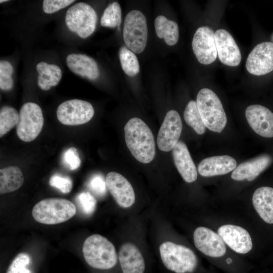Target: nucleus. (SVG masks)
<instances>
[{
    "label": "nucleus",
    "instance_id": "20e7f679",
    "mask_svg": "<svg viewBox=\"0 0 273 273\" xmlns=\"http://www.w3.org/2000/svg\"><path fill=\"white\" fill-rule=\"evenodd\" d=\"M76 212L75 205L63 198H48L36 203L32 215L37 222L46 224H55L65 222Z\"/></svg>",
    "mask_w": 273,
    "mask_h": 273
},
{
    "label": "nucleus",
    "instance_id": "c756f323",
    "mask_svg": "<svg viewBox=\"0 0 273 273\" xmlns=\"http://www.w3.org/2000/svg\"><path fill=\"white\" fill-rule=\"evenodd\" d=\"M31 258L26 253H20L13 259L6 273H32L28 266Z\"/></svg>",
    "mask_w": 273,
    "mask_h": 273
},
{
    "label": "nucleus",
    "instance_id": "9d476101",
    "mask_svg": "<svg viewBox=\"0 0 273 273\" xmlns=\"http://www.w3.org/2000/svg\"><path fill=\"white\" fill-rule=\"evenodd\" d=\"M192 48L200 63L208 65L213 63L217 56L213 30L208 26L198 28L193 38Z\"/></svg>",
    "mask_w": 273,
    "mask_h": 273
},
{
    "label": "nucleus",
    "instance_id": "4be33fe9",
    "mask_svg": "<svg viewBox=\"0 0 273 273\" xmlns=\"http://www.w3.org/2000/svg\"><path fill=\"white\" fill-rule=\"evenodd\" d=\"M66 63L72 72L81 77L94 80L99 76L100 70L97 62L86 55L69 54L66 58Z\"/></svg>",
    "mask_w": 273,
    "mask_h": 273
},
{
    "label": "nucleus",
    "instance_id": "9b49d317",
    "mask_svg": "<svg viewBox=\"0 0 273 273\" xmlns=\"http://www.w3.org/2000/svg\"><path fill=\"white\" fill-rule=\"evenodd\" d=\"M182 128L178 113L174 110L167 112L158 132L157 139L158 148L164 152L172 150L178 141Z\"/></svg>",
    "mask_w": 273,
    "mask_h": 273
},
{
    "label": "nucleus",
    "instance_id": "4c0bfd02",
    "mask_svg": "<svg viewBox=\"0 0 273 273\" xmlns=\"http://www.w3.org/2000/svg\"><path fill=\"white\" fill-rule=\"evenodd\" d=\"M7 1H8L7 0H1L0 1V3L6 2H7Z\"/></svg>",
    "mask_w": 273,
    "mask_h": 273
},
{
    "label": "nucleus",
    "instance_id": "4468645a",
    "mask_svg": "<svg viewBox=\"0 0 273 273\" xmlns=\"http://www.w3.org/2000/svg\"><path fill=\"white\" fill-rule=\"evenodd\" d=\"M108 190L121 207L128 208L135 202V194L130 183L121 174L110 172L106 177Z\"/></svg>",
    "mask_w": 273,
    "mask_h": 273
},
{
    "label": "nucleus",
    "instance_id": "ddd939ff",
    "mask_svg": "<svg viewBox=\"0 0 273 273\" xmlns=\"http://www.w3.org/2000/svg\"><path fill=\"white\" fill-rule=\"evenodd\" d=\"M194 241L196 248L206 255L219 257L226 252L224 242L221 237L211 230L200 226L194 233Z\"/></svg>",
    "mask_w": 273,
    "mask_h": 273
},
{
    "label": "nucleus",
    "instance_id": "7ed1b4c3",
    "mask_svg": "<svg viewBox=\"0 0 273 273\" xmlns=\"http://www.w3.org/2000/svg\"><path fill=\"white\" fill-rule=\"evenodd\" d=\"M196 103L206 127L220 133L226 124L227 118L218 96L212 90L204 88L198 93Z\"/></svg>",
    "mask_w": 273,
    "mask_h": 273
},
{
    "label": "nucleus",
    "instance_id": "c9c22d12",
    "mask_svg": "<svg viewBox=\"0 0 273 273\" xmlns=\"http://www.w3.org/2000/svg\"><path fill=\"white\" fill-rule=\"evenodd\" d=\"M74 0H44L42 9L44 13L52 14L69 6Z\"/></svg>",
    "mask_w": 273,
    "mask_h": 273
},
{
    "label": "nucleus",
    "instance_id": "6ab92c4d",
    "mask_svg": "<svg viewBox=\"0 0 273 273\" xmlns=\"http://www.w3.org/2000/svg\"><path fill=\"white\" fill-rule=\"evenodd\" d=\"M236 167L237 161L232 157L216 156L203 159L198 165V171L202 176L210 177L228 173Z\"/></svg>",
    "mask_w": 273,
    "mask_h": 273
},
{
    "label": "nucleus",
    "instance_id": "412c9836",
    "mask_svg": "<svg viewBox=\"0 0 273 273\" xmlns=\"http://www.w3.org/2000/svg\"><path fill=\"white\" fill-rule=\"evenodd\" d=\"M118 258L123 273H144L145 268L144 258L132 244L125 243L121 247Z\"/></svg>",
    "mask_w": 273,
    "mask_h": 273
},
{
    "label": "nucleus",
    "instance_id": "a211bd4d",
    "mask_svg": "<svg viewBox=\"0 0 273 273\" xmlns=\"http://www.w3.org/2000/svg\"><path fill=\"white\" fill-rule=\"evenodd\" d=\"M174 164L184 180L189 183L197 178V169L191 158L186 145L178 141L172 149Z\"/></svg>",
    "mask_w": 273,
    "mask_h": 273
},
{
    "label": "nucleus",
    "instance_id": "a878e982",
    "mask_svg": "<svg viewBox=\"0 0 273 273\" xmlns=\"http://www.w3.org/2000/svg\"><path fill=\"white\" fill-rule=\"evenodd\" d=\"M184 117L187 124L193 128L197 133L202 134L205 132L206 126L198 110L196 101L191 100L188 103Z\"/></svg>",
    "mask_w": 273,
    "mask_h": 273
},
{
    "label": "nucleus",
    "instance_id": "393cba45",
    "mask_svg": "<svg viewBox=\"0 0 273 273\" xmlns=\"http://www.w3.org/2000/svg\"><path fill=\"white\" fill-rule=\"evenodd\" d=\"M154 25L157 36L159 38H163L167 44L171 46L177 43L179 31L176 22L159 15L156 18Z\"/></svg>",
    "mask_w": 273,
    "mask_h": 273
},
{
    "label": "nucleus",
    "instance_id": "7c9ffc66",
    "mask_svg": "<svg viewBox=\"0 0 273 273\" xmlns=\"http://www.w3.org/2000/svg\"><path fill=\"white\" fill-rule=\"evenodd\" d=\"M13 66L9 62L1 60L0 62V88L3 90H11L14 86L12 75Z\"/></svg>",
    "mask_w": 273,
    "mask_h": 273
},
{
    "label": "nucleus",
    "instance_id": "e433bc0d",
    "mask_svg": "<svg viewBox=\"0 0 273 273\" xmlns=\"http://www.w3.org/2000/svg\"><path fill=\"white\" fill-rule=\"evenodd\" d=\"M226 261L228 263H231V262L232 261V260L231 258H229L227 260H226Z\"/></svg>",
    "mask_w": 273,
    "mask_h": 273
},
{
    "label": "nucleus",
    "instance_id": "cd10ccee",
    "mask_svg": "<svg viewBox=\"0 0 273 273\" xmlns=\"http://www.w3.org/2000/svg\"><path fill=\"white\" fill-rule=\"evenodd\" d=\"M19 119V114L13 107L5 106L0 110V137L6 134L15 125Z\"/></svg>",
    "mask_w": 273,
    "mask_h": 273
},
{
    "label": "nucleus",
    "instance_id": "f8f14e48",
    "mask_svg": "<svg viewBox=\"0 0 273 273\" xmlns=\"http://www.w3.org/2000/svg\"><path fill=\"white\" fill-rule=\"evenodd\" d=\"M246 68L251 74L262 75L273 70V42L256 45L248 55Z\"/></svg>",
    "mask_w": 273,
    "mask_h": 273
},
{
    "label": "nucleus",
    "instance_id": "b1692460",
    "mask_svg": "<svg viewBox=\"0 0 273 273\" xmlns=\"http://www.w3.org/2000/svg\"><path fill=\"white\" fill-rule=\"evenodd\" d=\"M24 176L21 169L10 166L0 170V193L6 194L15 191L23 185Z\"/></svg>",
    "mask_w": 273,
    "mask_h": 273
},
{
    "label": "nucleus",
    "instance_id": "dca6fc26",
    "mask_svg": "<svg viewBox=\"0 0 273 273\" xmlns=\"http://www.w3.org/2000/svg\"><path fill=\"white\" fill-rule=\"evenodd\" d=\"M245 115L250 127L258 134L265 138L273 137V113L260 105L248 106Z\"/></svg>",
    "mask_w": 273,
    "mask_h": 273
},
{
    "label": "nucleus",
    "instance_id": "0eeeda50",
    "mask_svg": "<svg viewBox=\"0 0 273 273\" xmlns=\"http://www.w3.org/2000/svg\"><path fill=\"white\" fill-rule=\"evenodd\" d=\"M98 17L95 10L89 5L80 2L67 10L65 22L68 28L82 38H86L95 30Z\"/></svg>",
    "mask_w": 273,
    "mask_h": 273
},
{
    "label": "nucleus",
    "instance_id": "aec40b11",
    "mask_svg": "<svg viewBox=\"0 0 273 273\" xmlns=\"http://www.w3.org/2000/svg\"><path fill=\"white\" fill-rule=\"evenodd\" d=\"M271 162L272 158L268 155L258 156L239 164L233 170L231 177L235 180L252 181L265 170Z\"/></svg>",
    "mask_w": 273,
    "mask_h": 273
},
{
    "label": "nucleus",
    "instance_id": "f3484780",
    "mask_svg": "<svg viewBox=\"0 0 273 273\" xmlns=\"http://www.w3.org/2000/svg\"><path fill=\"white\" fill-rule=\"evenodd\" d=\"M218 234L223 242L237 253L245 254L252 248V242L249 233L241 226L223 225L218 229Z\"/></svg>",
    "mask_w": 273,
    "mask_h": 273
},
{
    "label": "nucleus",
    "instance_id": "f03ea898",
    "mask_svg": "<svg viewBox=\"0 0 273 273\" xmlns=\"http://www.w3.org/2000/svg\"><path fill=\"white\" fill-rule=\"evenodd\" d=\"M82 253L87 264L95 268L110 269L117 262V256L113 244L99 234L91 235L85 240Z\"/></svg>",
    "mask_w": 273,
    "mask_h": 273
},
{
    "label": "nucleus",
    "instance_id": "1a4fd4ad",
    "mask_svg": "<svg viewBox=\"0 0 273 273\" xmlns=\"http://www.w3.org/2000/svg\"><path fill=\"white\" fill-rule=\"evenodd\" d=\"M92 105L85 101L72 99L61 103L57 110L58 120L66 125H78L87 123L94 116Z\"/></svg>",
    "mask_w": 273,
    "mask_h": 273
},
{
    "label": "nucleus",
    "instance_id": "5701e85b",
    "mask_svg": "<svg viewBox=\"0 0 273 273\" xmlns=\"http://www.w3.org/2000/svg\"><path fill=\"white\" fill-rule=\"evenodd\" d=\"M252 203L260 217L266 223H273V188L257 189L253 195Z\"/></svg>",
    "mask_w": 273,
    "mask_h": 273
},
{
    "label": "nucleus",
    "instance_id": "473e14b6",
    "mask_svg": "<svg viewBox=\"0 0 273 273\" xmlns=\"http://www.w3.org/2000/svg\"><path fill=\"white\" fill-rule=\"evenodd\" d=\"M88 189L98 197H103L107 193V184L104 176L100 174L92 176L87 184Z\"/></svg>",
    "mask_w": 273,
    "mask_h": 273
},
{
    "label": "nucleus",
    "instance_id": "c85d7f7f",
    "mask_svg": "<svg viewBox=\"0 0 273 273\" xmlns=\"http://www.w3.org/2000/svg\"><path fill=\"white\" fill-rule=\"evenodd\" d=\"M121 22V10L118 3L109 4L104 10L101 19L102 26L110 28L119 27Z\"/></svg>",
    "mask_w": 273,
    "mask_h": 273
},
{
    "label": "nucleus",
    "instance_id": "f704fd0d",
    "mask_svg": "<svg viewBox=\"0 0 273 273\" xmlns=\"http://www.w3.org/2000/svg\"><path fill=\"white\" fill-rule=\"evenodd\" d=\"M49 183L51 186L58 189L61 192L69 193L72 188V181L71 179L66 176L55 174L52 175L50 179Z\"/></svg>",
    "mask_w": 273,
    "mask_h": 273
},
{
    "label": "nucleus",
    "instance_id": "6e6552de",
    "mask_svg": "<svg viewBox=\"0 0 273 273\" xmlns=\"http://www.w3.org/2000/svg\"><path fill=\"white\" fill-rule=\"evenodd\" d=\"M44 119L41 108L36 103L27 102L21 108L17 125V134L25 142L34 140L41 132Z\"/></svg>",
    "mask_w": 273,
    "mask_h": 273
},
{
    "label": "nucleus",
    "instance_id": "2eb2a0df",
    "mask_svg": "<svg viewBox=\"0 0 273 273\" xmlns=\"http://www.w3.org/2000/svg\"><path fill=\"white\" fill-rule=\"evenodd\" d=\"M217 55L224 65L235 67L241 61L240 49L231 34L226 30L220 29L214 32Z\"/></svg>",
    "mask_w": 273,
    "mask_h": 273
},
{
    "label": "nucleus",
    "instance_id": "2f4dec72",
    "mask_svg": "<svg viewBox=\"0 0 273 273\" xmlns=\"http://www.w3.org/2000/svg\"><path fill=\"white\" fill-rule=\"evenodd\" d=\"M76 201L82 212L85 215H91L96 209V199L88 192L78 194L76 197Z\"/></svg>",
    "mask_w": 273,
    "mask_h": 273
},
{
    "label": "nucleus",
    "instance_id": "bb28decb",
    "mask_svg": "<svg viewBox=\"0 0 273 273\" xmlns=\"http://www.w3.org/2000/svg\"><path fill=\"white\" fill-rule=\"evenodd\" d=\"M119 57L121 67L126 74L133 77L139 73V62L133 52L125 47H122L119 49Z\"/></svg>",
    "mask_w": 273,
    "mask_h": 273
},
{
    "label": "nucleus",
    "instance_id": "f257e3e1",
    "mask_svg": "<svg viewBox=\"0 0 273 273\" xmlns=\"http://www.w3.org/2000/svg\"><path fill=\"white\" fill-rule=\"evenodd\" d=\"M126 146L139 162L149 163L155 155V144L152 131L141 119L134 117L128 121L124 128Z\"/></svg>",
    "mask_w": 273,
    "mask_h": 273
},
{
    "label": "nucleus",
    "instance_id": "423d86ee",
    "mask_svg": "<svg viewBox=\"0 0 273 273\" xmlns=\"http://www.w3.org/2000/svg\"><path fill=\"white\" fill-rule=\"evenodd\" d=\"M123 37L126 47L132 52L140 54L146 46L148 27L145 15L133 10L126 16L123 24Z\"/></svg>",
    "mask_w": 273,
    "mask_h": 273
},
{
    "label": "nucleus",
    "instance_id": "72a5a7b5",
    "mask_svg": "<svg viewBox=\"0 0 273 273\" xmlns=\"http://www.w3.org/2000/svg\"><path fill=\"white\" fill-rule=\"evenodd\" d=\"M62 162L69 170H74L78 168L81 164V160L77 149L71 147L66 150L62 155Z\"/></svg>",
    "mask_w": 273,
    "mask_h": 273
},
{
    "label": "nucleus",
    "instance_id": "39448f33",
    "mask_svg": "<svg viewBox=\"0 0 273 273\" xmlns=\"http://www.w3.org/2000/svg\"><path fill=\"white\" fill-rule=\"evenodd\" d=\"M159 251L165 266L175 273L192 272L197 266V256L186 246L168 241L160 246Z\"/></svg>",
    "mask_w": 273,
    "mask_h": 273
}]
</instances>
